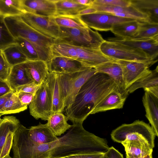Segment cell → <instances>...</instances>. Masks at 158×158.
I'll return each mask as SVG.
<instances>
[{"label":"cell","instance_id":"obj_31","mask_svg":"<svg viewBox=\"0 0 158 158\" xmlns=\"http://www.w3.org/2000/svg\"><path fill=\"white\" fill-rule=\"evenodd\" d=\"M25 12L23 0H0V15L5 17L21 16Z\"/></svg>","mask_w":158,"mask_h":158},{"label":"cell","instance_id":"obj_38","mask_svg":"<svg viewBox=\"0 0 158 158\" xmlns=\"http://www.w3.org/2000/svg\"><path fill=\"white\" fill-rule=\"evenodd\" d=\"M54 158H109L105 153H96L81 151L65 156Z\"/></svg>","mask_w":158,"mask_h":158},{"label":"cell","instance_id":"obj_35","mask_svg":"<svg viewBox=\"0 0 158 158\" xmlns=\"http://www.w3.org/2000/svg\"><path fill=\"white\" fill-rule=\"evenodd\" d=\"M27 108V106L22 104L16 92L14 91L5 103L1 115L19 113Z\"/></svg>","mask_w":158,"mask_h":158},{"label":"cell","instance_id":"obj_43","mask_svg":"<svg viewBox=\"0 0 158 158\" xmlns=\"http://www.w3.org/2000/svg\"><path fill=\"white\" fill-rule=\"evenodd\" d=\"M40 85H38L34 82L27 84L19 87L16 91H21L29 93L34 95Z\"/></svg>","mask_w":158,"mask_h":158},{"label":"cell","instance_id":"obj_19","mask_svg":"<svg viewBox=\"0 0 158 158\" xmlns=\"http://www.w3.org/2000/svg\"><path fill=\"white\" fill-rule=\"evenodd\" d=\"M7 82L11 89L16 91L19 87L33 81L23 63L12 67Z\"/></svg>","mask_w":158,"mask_h":158},{"label":"cell","instance_id":"obj_28","mask_svg":"<svg viewBox=\"0 0 158 158\" xmlns=\"http://www.w3.org/2000/svg\"><path fill=\"white\" fill-rule=\"evenodd\" d=\"M66 116L61 112L52 113L48 120L47 125L56 136H60L69 130L72 125L67 123Z\"/></svg>","mask_w":158,"mask_h":158},{"label":"cell","instance_id":"obj_45","mask_svg":"<svg viewBox=\"0 0 158 158\" xmlns=\"http://www.w3.org/2000/svg\"><path fill=\"white\" fill-rule=\"evenodd\" d=\"M12 91L7 82L0 80V97Z\"/></svg>","mask_w":158,"mask_h":158},{"label":"cell","instance_id":"obj_11","mask_svg":"<svg viewBox=\"0 0 158 158\" xmlns=\"http://www.w3.org/2000/svg\"><path fill=\"white\" fill-rule=\"evenodd\" d=\"M91 6L97 11L108 13L119 17L131 19L140 22L150 21L147 15L140 11L131 4L128 6L122 7L99 4L94 1Z\"/></svg>","mask_w":158,"mask_h":158},{"label":"cell","instance_id":"obj_27","mask_svg":"<svg viewBox=\"0 0 158 158\" xmlns=\"http://www.w3.org/2000/svg\"><path fill=\"white\" fill-rule=\"evenodd\" d=\"M139 21L136 20L123 22L114 25L110 30L118 38L133 39L137 34Z\"/></svg>","mask_w":158,"mask_h":158},{"label":"cell","instance_id":"obj_1","mask_svg":"<svg viewBox=\"0 0 158 158\" xmlns=\"http://www.w3.org/2000/svg\"><path fill=\"white\" fill-rule=\"evenodd\" d=\"M116 89L115 83L109 76L97 72L81 87L73 102L65 108L68 120L73 124L83 123L100 102Z\"/></svg>","mask_w":158,"mask_h":158},{"label":"cell","instance_id":"obj_40","mask_svg":"<svg viewBox=\"0 0 158 158\" xmlns=\"http://www.w3.org/2000/svg\"><path fill=\"white\" fill-rule=\"evenodd\" d=\"M95 3L101 4L126 7L131 5L130 0H94Z\"/></svg>","mask_w":158,"mask_h":158},{"label":"cell","instance_id":"obj_51","mask_svg":"<svg viewBox=\"0 0 158 158\" xmlns=\"http://www.w3.org/2000/svg\"><path fill=\"white\" fill-rule=\"evenodd\" d=\"M1 116L0 115V125L2 124V122H3V121L4 120V118L2 119L1 118H0Z\"/></svg>","mask_w":158,"mask_h":158},{"label":"cell","instance_id":"obj_8","mask_svg":"<svg viewBox=\"0 0 158 158\" xmlns=\"http://www.w3.org/2000/svg\"><path fill=\"white\" fill-rule=\"evenodd\" d=\"M79 18L89 27L100 31H110L116 24L135 20L118 17L108 13L99 11L80 15Z\"/></svg>","mask_w":158,"mask_h":158},{"label":"cell","instance_id":"obj_32","mask_svg":"<svg viewBox=\"0 0 158 158\" xmlns=\"http://www.w3.org/2000/svg\"><path fill=\"white\" fill-rule=\"evenodd\" d=\"M1 51L6 61L11 67L28 60L16 44L10 45Z\"/></svg>","mask_w":158,"mask_h":158},{"label":"cell","instance_id":"obj_9","mask_svg":"<svg viewBox=\"0 0 158 158\" xmlns=\"http://www.w3.org/2000/svg\"><path fill=\"white\" fill-rule=\"evenodd\" d=\"M20 17L28 25L40 34L53 39L58 38L60 27L53 17L40 16L25 12Z\"/></svg>","mask_w":158,"mask_h":158},{"label":"cell","instance_id":"obj_39","mask_svg":"<svg viewBox=\"0 0 158 158\" xmlns=\"http://www.w3.org/2000/svg\"><path fill=\"white\" fill-rule=\"evenodd\" d=\"M12 67L8 63L1 51L0 52V80L7 82Z\"/></svg>","mask_w":158,"mask_h":158},{"label":"cell","instance_id":"obj_20","mask_svg":"<svg viewBox=\"0 0 158 158\" xmlns=\"http://www.w3.org/2000/svg\"><path fill=\"white\" fill-rule=\"evenodd\" d=\"M28 139L36 144H44L50 143L58 139L49 129L47 124L40 123L37 125L31 126L28 129L27 132Z\"/></svg>","mask_w":158,"mask_h":158},{"label":"cell","instance_id":"obj_23","mask_svg":"<svg viewBox=\"0 0 158 158\" xmlns=\"http://www.w3.org/2000/svg\"><path fill=\"white\" fill-rule=\"evenodd\" d=\"M24 64L34 83L41 85L45 81L49 73L46 62L41 60H28Z\"/></svg>","mask_w":158,"mask_h":158},{"label":"cell","instance_id":"obj_12","mask_svg":"<svg viewBox=\"0 0 158 158\" xmlns=\"http://www.w3.org/2000/svg\"><path fill=\"white\" fill-rule=\"evenodd\" d=\"M107 41L116 42L124 45L142 50L155 60L158 56V36L147 39H123L109 38Z\"/></svg>","mask_w":158,"mask_h":158},{"label":"cell","instance_id":"obj_36","mask_svg":"<svg viewBox=\"0 0 158 158\" xmlns=\"http://www.w3.org/2000/svg\"><path fill=\"white\" fill-rule=\"evenodd\" d=\"M56 23L59 27L70 28H81L87 26L78 16H56L53 17Z\"/></svg>","mask_w":158,"mask_h":158},{"label":"cell","instance_id":"obj_17","mask_svg":"<svg viewBox=\"0 0 158 158\" xmlns=\"http://www.w3.org/2000/svg\"><path fill=\"white\" fill-rule=\"evenodd\" d=\"M26 12L47 17L54 16L56 12L55 0H23Z\"/></svg>","mask_w":158,"mask_h":158},{"label":"cell","instance_id":"obj_33","mask_svg":"<svg viewBox=\"0 0 158 158\" xmlns=\"http://www.w3.org/2000/svg\"><path fill=\"white\" fill-rule=\"evenodd\" d=\"M0 125V154L9 134L15 132L21 125L19 120L14 116H5Z\"/></svg>","mask_w":158,"mask_h":158},{"label":"cell","instance_id":"obj_34","mask_svg":"<svg viewBox=\"0 0 158 158\" xmlns=\"http://www.w3.org/2000/svg\"><path fill=\"white\" fill-rule=\"evenodd\" d=\"M158 36V23L150 21L140 22L138 32L133 38L147 39Z\"/></svg>","mask_w":158,"mask_h":158},{"label":"cell","instance_id":"obj_49","mask_svg":"<svg viewBox=\"0 0 158 158\" xmlns=\"http://www.w3.org/2000/svg\"><path fill=\"white\" fill-rule=\"evenodd\" d=\"M152 153H151L147 155L144 156L143 158H152Z\"/></svg>","mask_w":158,"mask_h":158},{"label":"cell","instance_id":"obj_29","mask_svg":"<svg viewBox=\"0 0 158 158\" xmlns=\"http://www.w3.org/2000/svg\"><path fill=\"white\" fill-rule=\"evenodd\" d=\"M132 5L147 15L150 21L158 23V0H130Z\"/></svg>","mask_w":158,"mask_h":158},{"label":"cell","instance_id":"obj_47","mask_svg":"<svg viewBox=\"0 0 158 158\" xmlns=\"http://www.w3.org/2000/svg\"><path fill=\"white\" fill-rule=\"evenodd\" d=\"M97 11L94 8L90 6L81 11L79 13V16L92 14Z\"/></svg>","mask_w":158,"mask_h":158},{"label":"cell","instance_id":"obj_26","mask_svg":"<svg viewBox=\"0 0 158 158\" xmlns=\"http://www.w3.org/2000/svg\"><path fill=\"white\" fill-rule=\"evenodd\" d=\"M121 143L124 147L127 155L143 158L153 152V148L150 145L139 140H126Z\"/></svg>","mask_w":158,"mask_h":158},{"label":"cell","instance_id":"obj_50","mask_svg":"<svg viewBox=\"0 0 158 158\" xmlns=\"http://www.w3.org/2000/svg\"><path fill=\"white\" fill-rule=\"evenodd\" d=\"M126 158H139L131 155H126Z\"/></svg>","mask_w":158,"mask_h":158},{"label":"cell","instance_id":"obj_41","mask_svg":"<svg viewBox=\"0 0 158 158\" xmlns=\"http://www.w3.org/2000/svg\"><path fill=\"white\" fill-rule=\"evenodd\" d=\"M15 132H12L8 135L5 144L0 154V158H4L9 155L10 150L12 147Z\"/></svg>","mask_w":158,"mask_h":158},{"label":"cell","instance_id":"obj_53","mask_svg":"<svg viewBox=\"0 0 158 158\" xmlns=\"http://www.w3.org/2000/svg\"><path fill=\"white\" fill-rule=\"evenodd\" d=\"M1 50H0V52L1 51Z\"/></svg>","mask_w":158,"mask_h":158},{"label":"cell","instance_id":"obj_21","mask_svg":"<svg viewBox=\"0 0 158 158\" xmlns=\"http://www.w3.org/2000/svg\"><path fill=\"white\" fill-rule=\"evenodd\" d=\"M45 81L51 95L52 113L62 112L64 108L59 85L57 73H49Z\"/></svg>","mask_w":158,"mask_h":158},{"label":"cell","instance_id":"obj_7","mask_svg":"<svg viewBox=\"0 0 158 158\" xmlns=\"http://www.w3.org/2000/svg\"><path fill=\"white\" fill-rule=\"evenodd\" d=\"M29 109L30 114L36 119L48 120L52 114L51 95L45 81L34 95Z\"/></svg>","mask_w":158,"mask_h":158},{"label":"cell","instance_id":"obj_15","mask_svg":"<svg viewBox=\"0 0 158 158\" xmlns=\"http://www.w3.org/2000/svg\"><path fill=\"white\" fill-rule=\"evenodd\" d=\"M140 88H143L158 97V67L153 70H149L127 89L129 94Z\"/></svg>","mask_w":158,"mask_h":158},{"label":"cell","instance_id":"obj_5","mask_svg":"<svg viewBox=\"0 0 158 158\" xmlns=\"http://www.w3.org/2000/svg\"><path fill=\"white\" fill-rule=\"evenodd\" d=\"M59 40L77 47L100 49L105 41L97 31L88 27L70 28L60 27Z\"/></svg>","mask_w":158,"mask_h":158},{"label":"cell","instance_id":"obj_42","mask_svg":"<svg viewBox=\"0 0 158 158\" xmlns=\"http://www.w3.org/2000/svg\"><path fill=\"white\" fill-rule=\"evenodd\" d=\"M16 92L22 104L27 106L29 105L32 101L34 95L31 93L21 91Z\"/></svg>","mask_w":158,"mask_h":158},{"label":"cell","instance_id":"obj_3","mask_svg":"<svg viewBox=\"0 0 158 158\" xmlns=\"http://www.w3.org/2000/svg\"><path fill=\"white\" fill-rule=\"evenodd\" d=\"M112 139L121 143L126 140H137L145 143L153 148L154 147L155 133L151 127L143 121L137 120L130 124H123L111 133Z\"/></svg>","mask_w":158,"mask_h":158},{"label":"cell","instance_id":"obj_14","mask_svg":"<svg viewBox=\"0 0 158 158\" xmlns=\"http://www.w3.org/2000/svg\"><path fill=\"white\" fill-rule=\"evenodd\" d=\"M75 47L77 60L88 67L95 68L103 63L114 60L105 55L100 49Z\"/></svg>","mask_w":158,"mask_h":158},{"label":"cell","instance_id":"obj_10","mask_svg":"<svg viewBox=\"0 0 158 158\" xmlns=\"http://www.w3.org/2000/svg\"><path fill=\"white\" fill-rule=\"evenodd\" d=\"M121 66L127 89L149 70V68L158 60L148 61L115 60Z\"/></svg>","mask_w":158,"mask_h":158},{"label":"cell","instance_id":"obj_18","mask_svg":"<svg viewBox=\"0 0 158 158\" xmlns=\"http://www.w3.org/2000/svg\"><path fill=\"white\" fill-rule=\"evenodd\" d=\"M142 101L146 111L145 116L151 124L156 136H158V97L145 91Z\"/></svg>","mask_w":158,"mask_h":158},{"label":"cell","instance_id":"obj_44","mask_svg":"<svg viewBox=\"0 0 158 158\" xmlns=\"http://www.w3.org/2000/svg\"><path fill=\"white\" fill-rule=\"evenodd\" d=\"M106 153L109 158H124L123 155L112 146L109 148Z\"/></svg>","mask_w":158,"mask_h":158},{"label":"cell","instance_id":"obj_48","mask_svg":"<svg viewBox=\"0 0 158 158\" xmlns=\"http://www.w3.org/2000/svg\"><path fill=\"white\" fill-rule=\"evenodd\" d=\"M77 2L86 6H91L93 3L94 0H75Z\"/></svg>","mask_w":158,"mask_h":158},{"label":"cell","instance_id":"obj_2","mask_svg":"<svg viewBox=\"0 0 158 158\" xmlns=\"http://www.w3.org/2000/svg\"><path fill=\"white\" fill-rule=\"evenodd\" d=\"M5 21L10 31L15 39L24 38L35 46L44 51L51 58V48L54 39L37 32L22 19L20 16L5 17Z\"/></svg>","mask_w":158,"mask_h":158},{"label":"cell","instance_id":"obj_22","mask_svg":"<svg viewBox=\"0 0 158 158\" xmlns=\"http://www.w3.org/2000/svg\"><path fill=\"white\" fill-rule=\"evenodd\" d=\"M127 96L116 89L110 93L96 106L91 114L123 108Z\"/></svg>","mask_w":158,"mask_h":158},{"label":"cell","instance_id":"obj_25","mask_svg":"<svg viewBox=\"0 0 158 158\" xmlns=\"http://www.w3.org/2000/svg\"><path fill=\"white\" fill-rule=\"evenodd\" d=\"M56 12L54 16H78L80 12L89 6L80 4L75 0H55Z\"/></svg>","mask_w":158,"mask_h":158},{"label":"cell","instance_id":"obj_30","mask_svg":"<svg viewBox=\"0 0 158 158\" xmlns=\"http://www.w3.org/2000/svg\"><path fill=\"white\" fill-rule=\"evenodd\" d=\"M51 58L60 57L76 60L77 59L75 47L60 41L57 39H54L51 48Z\"/></svg>","mask_w":158,"mask_h":158},{"label":"cell","instance_id":"obj_46","mask_svg":"<svg viewBox=\"0 0 158 158\" xmlns=\"http://www.w3.org/2000/svg\"><path fill=\"white\" fill-rule=\"evenodd\" d=\"M14 92V91H12L0 97V115L1 116L5 103L12 95Z\"/></svg>","mask_w":158,"mask_h":158},{"label":"cell","instance_id":"obj_24","mask_svg":"<svg viewBox=\"0 0 158 158\" xmlns=\"http://www.w3.org/2000/svg\"><path fill=\"white\" fill-rule=\"evenodd\" d=\"M15 39L16 44L28 60H41L48 63L51 59L44 51L37 48L28 40L21 37Z\"/></svg>","mask_w":158,"mask_h":158},{"label":"cell","instance_id":"obj_52","mask_svg":"<svg viewBox=\"0 0 158 158\" xmlns=\"http://www.w3.org/2000/svg\"><path fill=\"white\" fill-rule=\"evenodd\" d=\"M4 158H11V157H10L9 155L6 156Z\"/></svg>","mask_w":158,"mask_h":158},{"label":"cell","instance_id":"obj_13","mask_svg":"<svg viewBox=\"0 0 158 158\" xmlns=\"http://www.w3.org/2000/svg\"><path fill=\"white\" fill-rule=\"evenodd\" d=\"M47 64L49 73H70L91 68L76 60L64 57H52Z\"/></svg>","mask_w":158,"mask_h":158},{"label":"cell","instance_id":"obj_6","mask_svg":"<svg viewBox=\"0 0 158 158\" xmlns=\"http://www.w3.org/2000/svg\"><path fill=\"white\" fill-rule=\"evenodd\" d=\"M100 49L106 56L114 60L148 61L154 60L143 51L114 42L105 41Z\"/></svg>","mask_w":158,"mask_h":158},{"label":"cell","instance_id":"obj_16","mask_svg":"<svg viewBox=\"0 0 158 158\" xmlns=\"http://www.w3.org/2000/svg\"><path fill=\"white\" fill-rule=\"evenodd\" d=\"M97 72L107 74L115 83L117 89L122 94L128 96L129 94L125 88L122 69L115 60L103 63L95 68Z\"/></svg>","mask_w":158,"mask_h":158},{"label":"cell","instance_id":"obj_37","mask_svg":"<svg viewBox=\"0 0 158 158\" xmlns=\"http://www.w3.org/2000/svg\"><path fill=\"white\" fill-rule=\"evenodd\" d=\"M5 17L0 15V50L16 44L15 39L5 23Z\"/></svg>","mask_w":158,"mask_h":158},{"label":"cell","instance_id":"obj_4","mask_svg":"<svg viewBox=\"0 0 158 158\" xmlns=\"http://www.w3.org/2000/svg\"><path fill=\"white\" fill-rule=\"evenodd\" d=\"M97 72L95 68H90L72 73H57L64 108L69 107L73 102L81 87Z\"/></svg>","mask_w":158,"mask_h":158}]
</instances>
